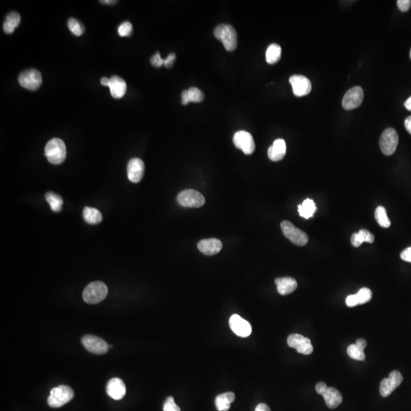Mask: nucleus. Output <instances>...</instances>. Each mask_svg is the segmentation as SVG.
Here are the masks:
<instances>
[{
	"label": "nucleus",
	"mask_w": 411,
	"mask_h": 411,
	"mask_svg": "<svg viewBox=\"0 0 411 411\" xmlns=\"http://www.w3.org/2000/svg\"><path fill=\"white\" fill-rule=\"evenodd\" d=\"M66 148L61 139H52L45 146V156L53 165H59L66 158Z\"/></svg>",
	"instance_id": "f257e3e1"
},
{
	"label": "nucleus",
	"mask_w": 411,
	"mask_h": 411,
	"mask_svg": "<svg viewBox=\"0 0 411 411\" xmlns=\"http://www.w3.org/2000/svg\"><path fill=\"white\" fill-rule=\"evenodd\" d=\"M108 286L100 281L91 283L84 289L82 298L88 304H98L106 298L108 296Z\"/></svg>",
	"instance_id": "f03ea898"
},
{
	"label": "nucleus",
	"mask_w": 411,
	"mask_h": 411,
	"mask_svg": "<svg viewBox=\"0 0 411 411\" xmlns=\"http://www.w3.org/2000/svg\"><path fill=\"white\" fill-rule=\"evenodd\" d=\"M214 36L222 43L228 51H233L237 47V33L232 25L222 24L216 27Z\"/></svg>",
	"instance_id": "7ed1b4c3"
},
{
	"label": "nucleus",
	"mask_w": 411,
	"mask_h": 411,
	"mask_svg": "<svg viewBox=\"0 0 411 411\" xmlns=\"http://www.w3.org/2000/svg\"><path fill=\"white\" fill-rule=\"evenodd\" d=\"M74 397V392L70 387L60 385L50 391L47 404L50 408H59L69 403Z\"/></svg>",
	"instance_id": "20e7f679"
},
{
	"label": "nucleus",
	"mask_w": 411,
	"mask_h": 411,
	"mask_svg": "<svg viewBox=\"0 0 411 411\" xmlns=\"http://www.w3.org/2000/svg\"><path fill=\"white\" fill-rule=\"evenodd\" d=\"M280 226L284 236L297 246H304L308 243V236L306 233L296 228L290 221H282Z\"/></svg>",
	"instance_id": "39448f33"
},
{
	"label": "nucleus",
	"mask_w": 411,
	"mask_h": 411,
	"mask_svg": "<svg viewBox=\"0 0 411 411\" xmlns=\"http://www.w3.org/2000/svg\"><path fill=\"white\" fill-rule=\"evenodd\" d=\"M399 137L397 131L393 128H388L381 133L379 145L381 152L385 156H392L395 152L398 144Z\"/></svg>",
	"instance_id": "423d86ee"
},
{
	"label": "nucleus",
	"mask_w": 411,
	"mask_h": 411,
	"mask_svg": "<svg viewBox=\"0 0 411 411\" xmlns=\"http://www.w3.org/2000/svg\"><path fill=\"white\" fill-rule=\"evenodd\" d=\"M177 202L184 207L199 208L205 204V198L197 190H185L177 195Z\"/></svg>",
	"instance_id": "0eeeda50"
},
{
	"label": "nucleus",
	"mask_w": 411,
	"mask_h": 411,
	"mask_svg": "<svg viewBox=\"0 0 411 411\" xmlns=\"http://www.w3.org/2000/svg\"><path fill=\"white\" fill-rule=\"evenodd\" d=\"M18 82L21 86L28 90L35 91L42 84V77L37 69H27L19 75Z\"/></svg>",
	"instance_id": "6e6552de"
},
{
	"label": "nucleus",
	"mask_w": 411,
	"mask_h": 411,
	"mask_svg": "<svg viewBox=\"0 0 411 411\" xmlns=\"http://www.w3.org/2000/svg\"><path fill=\"white\" fill-rule=\"evenodd\" d=\"M82 344L84 348L90 353L101 355L108 353L109 346L105 340L94 335H85L82 338Z\"/></svg>",
	"instance_id": "1a4fd4ad"
},
{
	"label": "nucleus",
	"mask_w": 411,
	"mask_h": 411,
	"mask_svg": "<svg viewBox=\"0 0 411 411\" xmlns=\"http://www.w3.org/2000/svg\"><path fill=\"white\" fill-rule=\"evenodd\" d=\"M403 381V376L398 371H392L388 378L384 379L380 383V394L383 397H388L395 390L397 387L401 385Z\"/></svg>",
	"instance_id": "9d476101"
},
{
	"label": "nucleus",
	"mask_w": 411,
	"mask_h": 411,
	"mask_svg": "<svg viewBox=\"0 0 411 411\" xmlns=\"http://www.w3.org/2000/svg\"><path fill=\"white\" fill-rule=\"evenodd\" d=\"M364 99V90L360 86L352 88L343 98L342 106L347 111L353 110L362 105Z\"/></svg>",
	"instance_id": "9b49d317"
},
{
	"label": "nucleus",
	"mask_w": 411,
	"mask_h": 411,
	"mask_svg": "<svg viewBox=\"0 0 411 411\" xmlns=\"http://www.w3.org/2000/svg\"><path fill=\"white\" fill-rule=\"evenodd\" d=\"M233 142L237 149H241L245 155H252L255 150V143L250 133L244 130L235 133Z\"/></svg>",
	"instance_id": "f8f14e48"
},
{
	"label": "nucleus",
	"mask_w": 411,
	"mask_h": 411,
	"mask_svg": "<svg viewBox=\"0 0 411 411\" xmlns=\"http://www.w3.org/2000/svg\"><path fill=\"white\" fill-rule=\"evenodd\" d=\"M287 344L289 348H294L301 354L310 355L314 350L311 340L298 333L289 335L287 339Z\"/></svg>",
	"instance_id": "ddd939ff"
},
{
	"label": "nucleus",
	"mask_w": 411,
	"mask_h": 411,
	"mask_svg": "<svg viewBox=\"0 0 411 411\" xmlns=\"http://www.w3.org/2000/svg\"><path fill=\"white\" fill-rule=\"evenodd\" d=\"M229 326L235 334L238 337H248L252 332V325L238 315H233L229 318Z\"/></svg>",
	"instance_id": "4468645a"
},
{
	"label": "nucleus",
	"mask_w": 411,
	"mask_h": 411,
	"mask_svg": "<svg viewBox=\"0 0 411 411\" xmlns=\"http://www.w3.org/2000/svg\"><path fill=\"white\" fill-rule=\"evenodd\" d=\"M293 94L297 97H302L309 94L312 91V83L310 80L303 76L295 75L289 78Z\"/></svg>",
	"instance_id": "2eb2a0df"
},
{
	"label": "nucleus",
	"mask_w": 411,
	"mask_h": 411,
	"mask_svg": "<svg viewBox=\"0 0 411 411\" xmlns=\"http://www.w3.org/2000/svg\"><path fill=\"white\" fill-rule=\"evenodd\" d=\"M145 165L140 158H134L129 160L127 165V177L129 181L139 183L143 177Z\"/></svg>",
	"instance_id": "dca6fc26"
},
{
	"label": "nucleus",
	"mask_w": 411,
	"mask_h": 411,
	"mask_svg": "<svg viewBox=\"0 0 411 411\" xmlns=\"http://www.w3.org/2000/svg\"><path fill=\"white\" fill-rule=\"evenodd\" d=\"M106 392L109 397L113 400H121L126 395V385L119 378H113L108 381L106 386Z\"/></svg>",
	"instance_id": "f3484780"
},
{
	"label": "nucleus",
	"mask_w": 411,
	"mask_h": 411,
	"mask_svg": "<svg viewBox=\"0 0 411 411\" xmlns=\"http://www.w3.org/2000/svg\"><path fill=\"white\" fill-rule=\"evenodd\" d=\"M197 248L205 255H215L216 253H220L222 248V244L220 240L216 238H209L199 241Z\"/></svg>",
	"instance_id": "a211bd4d"
},
{
	"label": "nucleus",
	"mask_w": 411,
	"mask_h": 411,
	"mask_svg": "<svg viewBox=\"0 0 411 411\" xmlns=\"http://www.w3.org/2000/svg\"><path fill=\"white\" fill-rule=\"evenodd\" d=\"M275 284L277 285L278 293L282 296L290 294L294 292L298 286L296 280L292 277L277 278L275 280Z\"/></svg>",
	"instance_id": "6ab92c4d"
},
{
	"label": "nucleus",
	"mask_w": 411,
	"mask_h": 411,
	"mask_svg": "<svg viewBox=\"0 0 411 411\" xmlns=\"http://www.w3.org/2000/svg\"><path fill=\"white\" fill-rule=\"evenodd\" d=\"M286 153V145L283 139L275 140L268 149V157L273 161H278L284 158Z\"/></svg>",
	"instance_id": "aec40b11"
},
{
	"label": "nucleus",
	"mask_w": 411,
	"mask_h": 411,
	"mask_svg": "<svg viewBox=\"0 0 411 411\" xmlns=\"http://www.w3.org/2000/svg\"><path fill=\"white\" fill-rule=\"evenodd\" d=\"M326 405L330 409H335L340 406L343 401L342 395L337 389L329 387L322 395Z\"/></svg>",
	"instance_id": "412c9836"
},
{
	"label": "nucleus",
	"mask_w": 411,
	"mask_h": 411,
	"mask_svg": "<svg viewBox=\"0 0 411 411\" xmlns=\"http://www.w3.org/2000/svg\"><path fill=\"white\" fill-rule=\"evenodd\" d=\"M109 88H110L112 97L116 99H119V98H123L126 93V82L121 77L113 76L110 78Z\"/></svg>",
	"instance_id": "4be33fe9"
},
{
	"label": "nucleus",
	"mask_w": 411,
	"mask_h": 411,
	"mask_svg": "<svg viewBox=\"0 0 411 411\" xmlns=\"http://www.w3.org/2000/svg\"><path fill=\"white\" fill-rule=\"evenodd\" d=\"M236 395L233 392H226L217 396L215 400L216 410L218 411H227L230 409V405L234 402Z\"/></svg>",
	"instance_id": "5701e85b"
},
{
	"label": "nucleus",
	"mask_w": 411,
	"mask_h": 411,
	"mask_svg": "<svg viewBox=\"0 0 411 411\" xmlns=\"http://www.w3.org/2000/svg\"><path fill=\"white\" fill-rule=\"evenodd\" d=\"M374 241L375 236L366 229H361L351 237V243L356 248L360 247L364 242L373 243Z\"/></svg>",
	"instance_id": "b1692460"
},
{
	"label": "nucleus",
	"mask_w": 411,
	"mask_h": 411,
	"mask_svg": "<svg viewBox=\"0 0 411 411\" xmlns=\"http://www.w3.org/2000/svg\"><path fill=\"white\" fill-rule=\"evenodd\" d=\"M21 21V16L16 12H12L6 16L3 24V30L6 34H12L18 26Z\"/></svg>",
	"instance_id": "393cba45"
},
{
	"label": "nucleus",
	"mask_w": 411,
	"mask_h": 411,
	"mask_svg": "<svg viewBox=\"0 0 411 411\" xmlns=\"http://www.w3.org/2000/svg\"><path fill=\"white\" fill-rule=\"evenodd\" d=\"M83 218L87 223L95 225L102 221V215L97 209L85 206L83 209Z\"/></svg>",
	"instance_id": "a878e982"
},
{
	"label": "nucleus",
	"mask_w": 411,
	"mask_h": 411,
	"mask_svg": "<svg viewBox=\"0 0 411 411\" xmlns=\"http://www.w3.org/2000/svg\"><path fill=\"white\" fill-rule=\"evenodd\" d=\"M298 209L300 216L308 220L313 216L317 207L312 199H306L301 205H299Z\"/></svg>",
	"instance_id": "bb28decb"
},
{
	"label": "nucleus",
	"mask_w": 411,
	"mask_h": 411,
	"mask_svg": "<svg viewBox=\"0 0 411 411\" xmlns=\"http://www.w3.org/2000/svg\"><path fill=\"white\" fill-rule=\"evenodd\" d=\"M282 49L280 45L273 44L268 47L266 51V61L269 64H274L278 62L281 58Z\"/></svg>",
	"instance_id": "cd10ccee"
},
{
	"label": "nucleus",
	"mask_w": 411,
	"mask_h": 411,
	"mask_svg": "<svg viewBox=\"0 0 411 411\" xmlns=\"http://www.w3.org/2000/svg\"><path fill=\"white\" fill-rule=\"evenodd\" d=\"M45 199L47 202L50 204V209L53 212H61L62 209V206L63 204L62 197L53 192H48L45 194Z\"/></svg>",
	"instance_id": "c85d7f7f"
},
{
	"label": "nucleus",
	"mask_w": 411,
	"mask_h": 411,
	"mask_svg": "<svg viewBox=\"0 0 411 411\" xmlns=\"http://www.w3.org/2000/svg\"><path fill=\"white\" fill-rule=\"evenodd\" d=\"M375 217L378 223L382 228H389L391 226V221L387 215L386 209L384 206H378L375 212Z\"/></svg>",
	"instance_id": "c756f323"
},
{
	"label": "nucleus",
	"mask_w": 411,
	"mask_h": 411,
	"mask_svg": "<svg viewBox=\"0 0 411 411\" xmlns=\"http://www.w3.org/2000/svg\"><path fill=\"white\" fill-rule=\"evenodd\" d=\"M348 353L349 357L353 360L359 361H364L365 360V355L364 348H362L357 344H351L348 347Z\"/></svg>",
	"instance_id": "7c9ffc66"
},
{
	"label": "nucleus",
	"mask_w": 411,
	"mask_h": 411,
	"mask_svg": "<svg viewBox=\"0 0 411 411\" xmlns=\"http://www.w3.org/2000/svg\"><path fill=\"white\" fill-rule=\"evenodd\" d=\"M67 25L69 31H70V32H71L74 35L81 36L82 34H83L84 31H85L84 25H82L79 21L76 19V18H69V21H68Z\"/></svg>",
	"instance_id": "2f4dec72"
},
{
	"label": "nucleus",
	"mask_w": 411,
	"mask_h": 411,
	"mask_svg": "<svg viewBox=\"0 0 411 411\" xmlns=\"http://www.w3.org/2000/svg\"><path fill=\"white\" fill-rule=\"evenodd\" d=\"M356 295V297L358 299L359 304L360 305L367 303V302H369L372 300V291L368 289V288H362Z\"/></svg>",
	"instance_id": "473e14b6"
},
{
	"label": "nucleus",
	"mask_w": 411,
	"mask_h": 411,
	"mask_svg": "<svg viewBox=\"0 0 411 411\" xmlns=\"http://www.w3.org/2000/svg\"><path fill=\"white\" fill-rule=\"evenodd\" d=\"M188 96L190 102L199 103L204 100V93L197 88L192 87L188 90Z\"/></svg>",
	"instance_id": "72a5a7b5"
},
{
	"label": "nucleus",
	"mask_w": 411,
	"mask_h": 411,
	"mask_svg": "<svg viewBox=\"0 0 411 411\" xmlns=\"http://www.w3.org/2000/svg\"><path fill=\"white\" fill-rule=\"evenodd\" d=\"M118 34L121 37H129L133 32V25L129 21H124L118 27Z\"/></svg>",
	"instance_id": "f704fd0d"
},
{
	"label": "nucleus",
	"mask_w": 411,
	"mask_h": 411,
	"mask_svg": "<svg viewBox=\"0 0 411 411\" xmlns=\"http://www.w3.org/2000/svg\"><path fill=\"white\" fill-rule=\"evenodd\" d=\"M163 411H181L179 407L174 402V398L169 397L164 404Z\"/></svg>",
	"instance_id": "c9c22d12"
},
{
	"label": "nucleus",
	"mask_w": 411,
	"mask_h": 411,
	"mask_svg": "<svg viewBox=\"0 0 411 411\" xmlns=\"http://www.w3.org/2000/svg\"><path fill=\"white\" fill-rule=\"evenodd\" d=\"M150 62L155 67H161L162 65H164V63H165V60L161 58V56H160L159 52H157V53L153 55V57H151Z\"/></svg>",
	"instance_id": "e433bc0d"
},
{
	"label": "nucleus",
	"mask_w": 411,
	"mask_h": 411,
	"mask_svg": "<svg viewBox=\"0 0 411 411\" xmlns=\"http://www.w3.org/2000/svg\"><path fill=\"white\" fill-rule=\"evenodd\" d=\"M397 6L401 12H408L411 6V0H398L397 2Z\"/></svg>",
	"instance_id": "4c0bfd02"
},
{
	"label": "nucleus",
	"mask_w": 411,
	"mask_h": 411,
	"mask_svg": "<svg viewBox=\"0 0 411 411\" xmlns=\"http://www.w3.org/2000/svg\"><path fill=\"white\" fill-rule=\"evenodd\" d=\"M346 304L348 307H354L356 305H360L359 304L358 299L356 297V295H350L348 296L346 299Z\"/></svg>",
	"instance_id": "58836bf2"
},
{
	"label": "nucleus",
	"mask_w": 411,
	"mask_h": 411,
	"mask_svg": "<svg viewBox=\"0 0 411 411\" xmlns=\"http://www.w3.org/2000/svg\"><path fill=\"white\" fill-rule=\"evenodd\" d=\"M176 60V55L174 53H170L167 58L165 60L164 66L166 68H171L174 65V61Z\"/></svg>",
	"instance_id": "ea45409f"
},
{
	"label": "nucleus",
	"mask_w": 411,
	"mask_h": 411,
	"mask_svg": "<svg viewBox=\"0 0 411 411\" xmlns=\"http://www.w3.org/2000/svg\"><path fill=\"white\" fill-rule=\"evenodd\" d=\"M401 258L403 261L411 263V247L406 248L401 253Z\"/></svg>",
	"instance_id": "a19ab883"
},
{
	"label": "nucleus",
	"mask_w": 411,
	"mask_h": 411,
	"mask_svg": "<svg viewBox=\"0 0 411 411\" xmlns=\"http://www.w3.org/2000/svg\"><path fill=\"white\" fill-rule=\"evenodd\" d=\"M328 388V387L327 386V385L326 384H325V383L318 382L316 386V392H317V394H319V395H322L323 394H324V392L327 390V388Z\"/></svg>",
	"instance_id": "79ce46f5"
},
{
	"label": "nucleus",
	"mask_w": 411,
	"mask_h": 411,
	"mask_svg": "<svg viewBox=\"0 0 411 411\" xmlns=\"http://www.w3.org/2000/svg\"><path fill=\"white\" fill-rule=\"evenodd\" d=\"M181 102H182V104L184 105H188V104L190 103L189 96H188V90L184 91L182 94H181Z\"/></svg>",
	"instance_id": "37998d69"
},
{
	"label": "nucleus",
	"mask_w": 411,
	"mask_h": 411,
	"mask_svg": "<svg viewBox=\"0 0 411 411\" xmlns=\"http://www.w3.org/2000/svg\"><path fill=\"white\" fill-rule=\"evenodd\" d=\"M255 411H271L270 409H269V406H268V404H264V403H261V404H259L257 405V408H256Z\"/></svg>",
	"instance_id": "c03bdc74"
},
{
	"label": "nucleus",
	"mask_w": 411,
	"mask_h": 411,
	"mask_svg": "<svg viewBox=\"0 0 411 411\" xmlns=\"http://www.w3.org/2000/svg\"><path fill=\"white\" fill-rule=\"evenodd\" d=\"M404 126L406 128L407 131L411 134V116L407 117L406 120L404 121Z\"/></svg>",
	"instance_id": "a18cd8bd"
},
{
	"label": "nucleus",
	"mask_w": 411,
	"mask_h": 411,
	"mask_svg": "<svg viewBox=\"0 0 411 411\" xmlns=\"http://www.w3.org/2000/svg\"><path fill=\"white\" fill-rule=\"evenodd\" d=\"M356 344H357V345L360 346V347H361L362 348H364V349H365V348H366L367 344L365 339H358V340H356Z\"/></svg>",
	"instance_id": "49530a36"
},
{
	"label": "nucleus",
	"mask_w": 411,
	"mask_h": 411,
	"mask_svg": "<svg viewBox=\"0 0 411 411\" xmlns=\"http://www.w3.org/2000/svg\"><path fill=\"white\" fill-rule=\"evenodd\" d=\"M101 83L104 86L109 87V85H110V79L107 78V77H103L101 79Z\"/></svg>",
	"instance_id": "de8ad7c7"
},
{
	"label": "nucleus",
	"mask_w": 411,
	"mask_h": 411,
	"mask_svg": "<svg viewBox=\"0 0 411 411\" xmlns=\"http://www.w3.org/2000/svg\"><path fill=\"white\" fill-rule=\"evenodd\" d=\"M404 107L406 108V109H408V111H411V96L405 101L404 103Z\"/></svg>",
	"instance_id": "09e8293b"
},
{
	"label": "nucleus",
	"mask_w": 411,
	"mask_h": 411,
	"mask_svg": "<svg viewBox=\"0 0 411 411\" xmlns=\"http://www.w3.org/2000/svg\"><path fill=\"white\" fill-rule=\"evenodd\" d=\"M101 3L103 4H114L117 2V1H113V0H105V1H100Z\"/></svg>",
	"instance_id": "8fccbe9b"
},
{
	"label": "nucleus",
	"mask_w": 411,
	"mask_h": 411,
	"mask_svg": "<svg viewBox=\"0 0 411 411\" xmlns=\"http://www.w3.org/2000/svg\"><path fill=\"white\" fill-rule=\"evenodd\" d=\"M410 56H411V53H410Z\"/></svg>",
	"instance_id": "3c124183"
}]
</instances>
